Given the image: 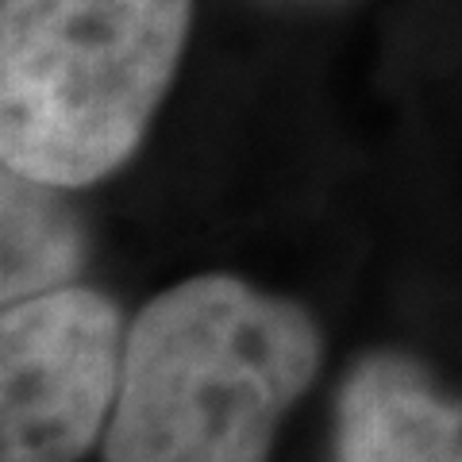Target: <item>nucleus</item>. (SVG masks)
Here are the masks:
<instances>
[{
    "mask_svg": "<svg viewBox=\"0 0 462 462\" xmlns=\"http://www.w3.org/2000/svg\"><path fill=\"white\" fill-rule=\"evenodd\" d=\"M316 363L300 309L236 278L185 282L124 339L105 462H266Z\"/></svg>",
    "mask_w": 462,
    "mask_h": 462,
    "instance_id": "obj_1",
    "label": "nucleus"
},
{
    "mask_svg": "<svg viewBox=\"0 0 462 462\" xmlns=\"http://www.w3.org/2000/svg\"><path fill=\"white\" fill-rule=\"evenodd\" d=\"M193 0H5L0 154L78 189L139 147L189 32Z\"/></svg>",
    "mask_w": 462,
    "mask_h": 462,
    "instance_id": "obj_2",
    "label": "nucleus"
},
{
    "mask_svg": "<svg viewBox=\"0 0 462 462\" xmlns=\"http://www.w3.org/2000/svg\"><path fill=\"white\" fill-rule=\"evenodd\" d=\"M120 316L93 289L5 305L0 462H78L120 389Z\"/></svg>",
    "mask_w": 462,
    "mask_h": 462,
    "instance_id": "obj_3",
    "label": "nucleus"
},
{
    "mask_svg": "<svg viewBox=\"0 0 462 462\" xmlns=\"http://www.w3.org/2000/svg\"><path fill=\"white\" fill-rule=\"evenodd\" d=\"M343 462H462V404L401 358H370L343 389Z\"/></svg>",
    "mask_w": 462,
    "mask_h": 462,
    "instance_id": "obj_4",
    "label": "nucleus"
},
{
    "mask_svg": "<svg viewBox=\"0 0 462 462\" xmlns=\"http://www.w3.org/2000/svg\"><path fill=\"white\" fill-rule=\"evenodd\" d=\"M58 185L35 181L5 166V305L66 289L81 263V236L69 208L54 197Z\"/></svg>",
    "mask_w": 462,
    "mask_h": 462,
    "instance_id": "obj_5",
    "label": "nucleus"
}]
</instances>
